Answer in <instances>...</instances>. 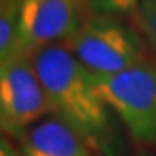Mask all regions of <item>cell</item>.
Returning <instances> with one entry per match:
<instances>
[{
	"instance_id": "6da1fadb",
	"label": "cell",
	"mask_w": 156,
	"mask_h": 156,
	"mask_svg": "<svg viewBox=\"0 0 156 156\" xmlns=\"http://www.w3.org/2000/svg\"><path fill=\"white\" fill-rule=\"evenodd\" d=\"M51 115L73 129L97 156H121L115 113L97 93L93 75L66 45H51L30 54Z\"/></svg>"
},
{
	"instance_id": "7a4b0ae2",
	"label": "cell",
	"mask_w": 156,
	"mask_h": 156,
	"mask_svg": "<svg viewBox=\"0 0 156 156\" xmlns=\"http://www.w3.org/2000/svg\"><path fill=\"white\" fill-rule=\"evenodd\" d=\"M94 76L115 75L151 58L145 41L118 16L86 13L78 30L64 43Z\"/></svg>"
},
{
	"instance_id": "3957f363",
	"label": "cell",
	"mask_w": 156,
	"mask_h": 156,
	"mask_svg": "<svg viewBox=\"0 0 156 156\" xmlns=\"http://www.w3.org/2000/svg\"><path fill=\"white\" fill-rule=\"evenodd\" d=\"M93 81L127 132L156 147V59L148 58L115 75H93Z\"/></svg>"
},
{
	"instance_id": "277c9868",
	"label": "cell",
	"mask_w": 156,
	"mask_h": 156,
	"mask_svg": "<svg viewBox=\"0 0 156 156\" xmlns=\"http://www.w3.org/2000/svg\"><path fill=\"white\" fill-rule=\"evenodd\" d=\"M46 115L51 108L32 58L19 49L0 64V132L21 140Z\"/></svg>"
},
{
	"instance_id": "5b68a950",
	"label": "cell",
	"mask_w": 156,
	"mask_h": 156,
	"mask_svg": "<svg viewBox=\"0 0 156 156\" xmlns=\"http://www.w3.org/2000/svg\"><path fill=\"white\" fill-rule=\"evenodd\" d=\"M86 13L80 0H21L19 49L32 54L41 48L67 43Z\"/></svg>"
},
{
	"instance_id": "8992f818",
	"label": "cell",
	"mask_w": 156,
	"mask_h": 156,
	"mask_svg": "<svg viewBox=\"0 0 156 156\" xmlns=\"http://www.w3.org/2000/svg\"><path fill=\"white\" fill-rule=\"evenodd\" d=\"M19 144L23 156H97L73 129L56 116L32 126Z\"/></svg>"
},
{
	"instance_id": "52a82bcc",
	"label": "cell",
	"mask_w": 156,
	"mask_h": 156,
	"mask_svg": "<svg viewBox=\"0 0 156 156\" xmlns=\"http://www.w3.org/2000/svg\"><path fill=\"white\" fill-rule=\"evenodd\" d=\"M21 0H0V64L19 51Z\"/></svg>"
},
{
	"instance_id": "ba28073f",
	"label": "cell",
	"mask_w": 156,
	"mask_h": 156,
	"mask_svg": "<svg viewBox=\"0 0 156 156\" xmlns=\"http://www.w3.org/2000/svg\"><path fill=\"white\" fill-rule=\"evenodd\" d=\"M80 2L88 13L121 16L136 11L140 0H80Z\"/></svg>"
},
{
	"instance_id": "9c48e42d",
	"label": "cell",
	"mask_w": 156,
	"mask_h": 156,
	"mask_svg": "<svg viewBox=\"0 0 156 156\" xmlns=\"http://www.w3.org/2000/svg\"><path fill=\"white\" fill-rule=\"evenodd\" d=\"M139 27L145 34L147 40L156 49V0H140L134 11Z\"/></svg>"
},
{
	"instance_id": "30bf717a",
	"label": "cell",
	"mask_w": 156,
	"mask_h": 156,
	"mask_svg": "<svg viewBox=\"0 0 156 156\" xmlns=\"http://www.w3.org/2000/svg\"><path fill=\"white\" fill-rule=\"evenodd\" d=\"M0 156H23L21 148L15 145L13 139L2 132H0Z\"/></svg>"
},
{
	"instance_id": "8fae6325",
	"label": "cell",
	"mask_w": 156,
	"mask_h": 156,
	"mask_svg": "<svg viewBox=\"0 0 156 156\" xmlns=\"http://www.w3.org/2000/svg\"><path fill=\"white\" fill-rule=\"evenodd\" d=\"M144 156H151V154H144Z\"/></svg>"
}]
</instances>
